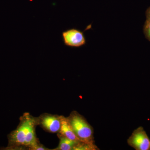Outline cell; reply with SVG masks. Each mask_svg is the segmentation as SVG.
Returning a JSON list of instances; mask_svg holds the SVG:
<instances>
[{
	"label": "cell",
	"mask_w": 150,
	"mask_h": 150,
	"mask_svg": "<svg viewBox=\"0 0 150 150\" xmlns=\"http://www.w3.org/2000/svg\"><path fill=\"white\" fill-rule=\"evenodd\" d=\"M16 129L8 135V144L6 149L13 150L26 147L33 150H46L39 144L35 135V127L38 124V118L29 113H25L20 119Z\"/></svg>",
	"instance_id": "1"
},
{
	"label": "cell",
	"mask_w": 150,
	"mask_h": 150,
	"mask_svg": "<svg viewBox=\"0 0 150 150\" xmlns=\"http://www.w3.org/2000/svg\"><path fill=\"white\" fill-rule=\"evenodd\" d=\"M67 118L80 142L95 143L93 128L82 115L77 111H73Z\"/></svg>",
	"instance_id": "2"
},
{
	"label": "cell",
	"mask_w": 150,
	"mask_h": 150,
	"mask_svg": "<svg viewBox=\"0 0 150 150\" xmlns=\"http://www.w3.org/2000/svg\"><path fill=\"white\" fill-rule=\"evenodd\" d=\"M128 144L136 150H150V139L144 128L135 129L128 140Z\"/></svg>",
	"instance_id": "3"
},
{
	"label": "cell",
	"mask_w": 150,
	"mask_h": 150,
	"mask_svg": "<svg viewBox=\"0 0 150 150\" xmlns=\"http://www.w3.org/2000/svg\"><path fill=\"white\" fill-rule=\"evenodd\" d=\"M62 38L66 46L72 47H79L86 43L83 32L79 30L72 28L62 32Z\"/></svg>",
	"instance_id": "4"
},
{
	"label": "cell",
	"mask_w": 150,
	"mask_h": 150,
	"mask_svg": "<svg viewBox=\"0 0 150 150\" xmlns=\"http://www.w3.org/2000/svg\"><path fill=\"white\" fill-rule=\"evenodd\" d=\"M38 124H40L43 129L52 133H58L61 127V116L45 114L38 118Z\"/></svg>",
	"instance_id": "5"
},
{
	"label": "cell",
	"mask_w": 150,
	"mask_h": 150,
	"mask_svg": "<svg viewBox=\"0 0 150 150\" xmlns=\"http://www.w3.org/2000/svg\"><path fill=\"white\" fill-rule=\"evenodd\" d=\"M61 121L62 123L61 129L59 132V135L73 141L80 142L74 133L68 118L61 116Z\"/></svg>",
	"instance_id": "6"
},
{
	"label": "cell",
	"mask_w": 150,
	"mask_h": 150,
	"mask_svg": "<svg viewBox=\"0 0 150 150\" xmlns=\"http://www.w3.org/2000/svg\"><path fill=\"white\" fill-rule=\"evenodd\" d=\"M60 142L59 146L56 150H71L74 149L79 142L77 141H73L64 137L59 135Z\"/></svg>",
	"instance_id": "7"
},
{
	"label": "cell",
	"mask_w": 150,
	"mask_h": 150,
	"mask_svg": "<svg viewBox=\"0 0 150 150\" xmlns=\"http://www.w3.org/2000/svg\"><path fill=\"white\" fill-rule=\"evenodd\" d=\"M98 148L95 145V143L89 144V143H83L79 142V144L74 149V150H98Z\"/></svg>",
	"instance_id": "8"
},
{
	"label": "cell",
	"mask_w": 150,
	"mask_h": 150,
	"mask_svg": "<svg viewBox=\"0 0 150 150\" xmlns=\"http://www.w3.org/2000/svg\"><path fill=\"white\" fill-rule=\"evenodd\" d=\"M144 33L146 38L150 41V21L147 20L144 26Z\"/></svg>",
	"instance_id": "9"
},
{
	"label": "cell",
	"mask_w": 150,
	"mask_h": 150,
	"mask_svg": "<svg viewBox=\"0 0 150 150\" xmlns=\"http://www.w3.org/2000/svg\"><path fill=\"white\" fill-rule=\"evenodd\" d=\"M146 16L147 20L150 21V7L147 10L146 12Z\"/></svg>",
	"instance_id": "10"
}]
</instances>
